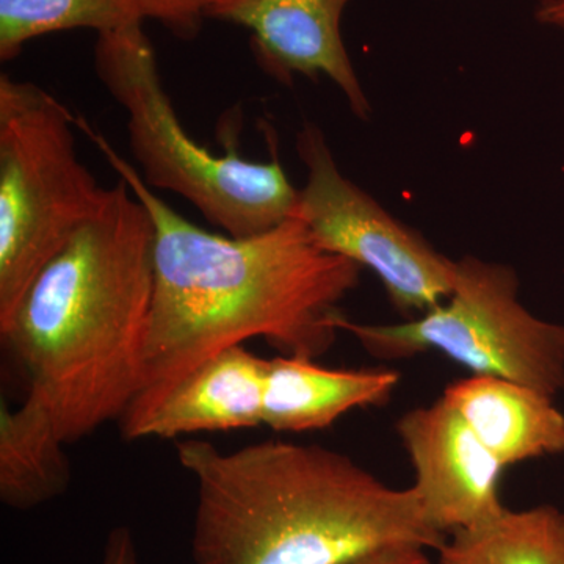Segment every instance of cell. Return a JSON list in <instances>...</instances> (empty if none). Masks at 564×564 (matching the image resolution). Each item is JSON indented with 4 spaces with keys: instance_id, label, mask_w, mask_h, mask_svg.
<instances>
[{
    "instance_id": "cell-11",
    "label": "cell",
    "mask_w": 564,
    "mask_h": 564,
    "mask_svg": "<svg viewBox=\"0 0 564 564\" xmlns=\"http://www.w3.org/2000/svg\"><path fill=\"white\" fill-rule=\"evenodd\" d=\"M500 466L564 455V414L552 397L503 378L473 375L443 393Z\"/></svg>"
},
{
    "instance_id": "cell-16",
    "label": "cell",
    "mask_w": 564,
    "mask_h": 564,
    "mask_svg": "<svg viewBox=\"0 0 564 564\" xmlns=\"http://www.w3.org/2000/svg\"><path fill=\"white\" fill-rule=\"evenodd\" d=\"M144 20L158 21L176 39L195 40L204 21L239 0H140Z\"/></svg>"
},
{
    "instance_id": "cell-14",
    "label": "cell",
    "mask_w": 564,
    "mask_h": 564,
    "mask_svg": "<svg viewBox=\"0 0 564 564\" xmlns=\"http://www.w3.org/2000/svg\"><path fill=\"white\" fill-rule=\"evenodd\" d=\"M440 564H564V513L552 505L505 510L484 525L451 534Z\"/></svg>"
},
{
    "instance_id": "cell-5",
    "label": "cell",
    "mask_w": 564,
    "mask_h": 564,
    "mask_svg": "<svg viewBox=\"0 0 564 564\" xmlns=\"http://www.w3.org/2000/svg\"><path fill=\"white\" fill-rule=\"evenodd\" d=\"M74 117L32 82L0 76V329L36 274L106 202L80 162Z\"/></svg>"
},
{
    "instance_id": "cell-6",
    "label": "cell",
    "mask_w": 564,
    "mask_h": 564,
    "mask_svg": "<svg viewBox=\"0 0 564 564\" xmlns=\"http://www.w3.org/2000/svg\"><path fill=\"white\" fill-rule=\"evenodd\" d=\"M507 263L475 256L458 261L454 292L419 317L391 325L352 322L337 328L383 361L437 351L474 375L503 378L554 397L564 389V325L530 313Z\"/></svg>"
},
{
    "instance_id": "cell-17",
    "label": "cell",
    "mask_w": 564,
    "mask_h": 564,
    "mask_svg": "<svg viewBox=\"0 0 564 564\" xmlns=\"http://www.w3.org/2000/svg\"><path fill=\"white\" fill-rule=\"evenodd\" d=\"M101 564H139L135 538L129 527H115L107 534Z\"/></svg>"
},
{
    "instance_id": "cell-7",
    "label": "cell",
    "mask_w": 564,
    "mask_h": 564,
    "mask_svg": "<svg viewBox=\"0 0 564 564\" xmlns=\"http://www.w3.org/2000/svg\"><path fill=\"white\" fill-rule=\"evenodd\" d=\"M296 152L306 169L296 217L318 247L372 270L395 310L408 318L429 313L451 296L458 261L434 250L345 177L317 124L304 122L296 133Z\"/></svg>"
},
{
    "instance_id": "cell-13",
    "label": "cell",
    "mask_w": 564,
    "mask_h": 564,
    "mask_svg": "<svg viewBox=\"0 0 564 564\" xmlns=\"http://www.w3.org/2000/svg\"><path fill=\"white\" fill-rule=\"evenodd\" d=\"M66 443L50 408L28 392L17 410L0 404V500L13 510H32L69 488Z\"/></svg>"
},
{
    "instance_id": "cell-10",
    "label": "cell",
    "mask_w": 564,
    "mask_h": 564,
    "mask_svg": "<svg viewBox=\"0 0 564 564\" xmlns=\"http://www.w3.org/2000/svg\"><path fill=\"white\" fill-rule=\"evenodd\" d=\"M269 359L243 345L212 356L192 370L154 408L122 429L129 441L184 434L256 429L262 425L263 393Z\"/></svg>"
},
{
    "instance_id": "cell-9",
    "label": "cell",
    "mask_w": 564,
    "mask_h": 564,
    "mask_svg": "<svg viewBox=\"0 0 564 564\" xmlns=\"http://www.w3.org/2000/svg\"><path fill=\"white\" fill-rule=\"evenodd\" d=\"M351 0H239L215 20L251 33L252 57L259 68L292 85L293 77L325 76L343 91L356 117L372 113L369 99L345 47L343 17Z\"/></svg>"
},
{
    "instance_id": "cell-1",
    "label": "cell",
    "mask_w": 564,
    "mask_h": 564,
    "mask_svg": "<svg viewBox=\"0 0 564 564\" xmlns=\"http://www.w3.org/2000/svg\"><path fill=\"white\" fill-rule=\"evenodd\" d=\"M96 144L154 221V295L140 392L121 419L139 422L174 384L212 356L262 337L303 359L325 355L339 336V303L362 267L323 250L299 217L250 237L204 231L169 206L135 166L84 118Z\"/></svg>"
},
{
    "instance_id": "cell-18",
    "label": "cell",
    "mask_w": 564,
    "mask_h": 564,
    "mask_svg": "<svg viewBox=\"0 0 564 564\" xmlns=\"http://www.w3.org/2000/svg\"><path fill=\"white\" fill-rule=\"evenodd\" d=\"M347 564H433L429 551L414 545H397V547L381 549L352 560Z\"/></svg>"
},
{
    "instance_id": "cell-19",
    "label": "cell",
    "mask_w": 564,
    "mask_h": 564,
    "mask_svg": "<svg viewBox=\"0 0 564 564\" xmlns=\"http://www.w3.org/2000/svg\"><path fill=\"white\" fill-rule=\"evenodd\" d=\"M538 24L564 33V0H540L534 9Z\"/></svg>"
},
{
    "instance_id": "cell-8",
    "label": "cell",
    "mask_w": 564,
    "mask_h": 564,
    "mask_svg": "<svg viewBox=\"0 0 564 564\" xmlns=\"http://www.w3.org/2000/svg\"><path fill=\"white\" fill-rule=\"evenodd\" d=\"M395 430L413 464L414 491L434 530L451 536L507 510L500 499L503 467L443 397L406 411Z\"/></svg>"
},
{
    "instance_id": "cell-2",
    "label": "cell",
    "mask_w": 564,
    "mask_h": 564,
    "mask_svg": "<svg viewBox=\"0 0 564 564\" xmlns=\"http://www.w3.org/2000/svg\"><path fill=\"white\" fill-rule=\"evenodd\" d=\"M154 242L150 212L118 176L0 329L66 444L121 421L140 392Z\"/></svg>"
},
{
    "instance_id": "cell-12",
    "label": "cell",
    "mask_w": 564,
    "mask_h": 564,
    "mask_svg": "<svg viewBox=\"0 0 564 564\" xmlns=\"http://www.w3.org/2000/svg\"><path fill=\"white\" fill-rule=\"evenodd\" d=\"M400 383L395 370H332L314 359H269L262 425L278 433L328 429L356 408L383 404Z\"/></svg>"
},
{
    "instance_id": "cell-4",
    "label": "cell",
    "mask_w": 564,
    "mask_h": 564,
    "mask_svg": "<svg viewBox=\"0 0 564 564\" xmlns=\"http://www.w3.org/2000/svg\"><path fill=\"white\" fill-rule=\"evenodd\" d=\"M95 70L128 117V139L141 177L154 191L182 196L210 225L232 237L270 231L296 217L300 188L293 187L278 155L276 135L265 124L270 159L240 158V122L229 121L225 155L212 154L185 132L166 95L158 58L143 25L98 35Z\"/></svg>"
},
{
    "instance_id": "cell-15",
    "label": "cell",
    "mask_w": 564,
    "mask_h": 564,
    "mask_svg": "<svg viewBox=\"0 0 564 564\" xmlns=\"http://www.w3.org/2000/svg\"><path fill=\"white\" fill-rule=\"evenodd\" d=\"M140 0H0V61H14L29 41L90 29L98 35L143 25Z\"/></svg>"
},
{
    "instance_id": "cell-3",
    "label": "cell",
    "mask_w": 564,
    "mask_h": 564,
    "mask_svg": "<svg viewBox=\"0 0 564 564\" xmlns=\"http://www.w3.org/2000/svg\"><path fill=\"white\" fill-rule=\"evenodd\" d=\"M196 480L193 564H347L381 549L440 551L413 486L395 489L322 445L265 441L221 452L177 443Z\"/></svg>"
}]
</instances>
